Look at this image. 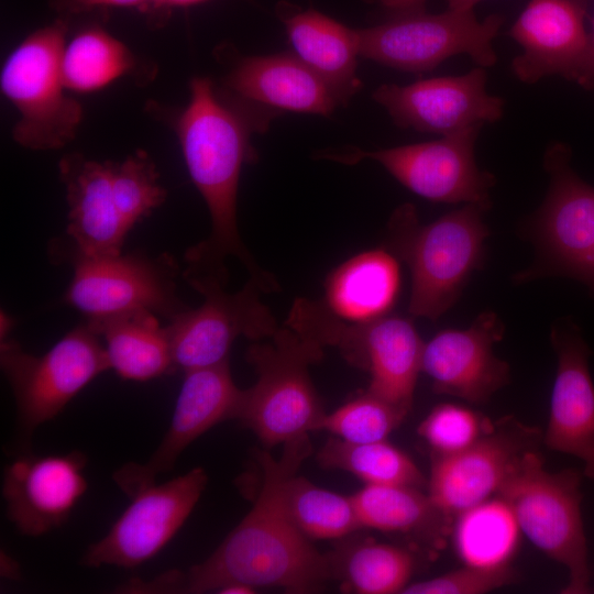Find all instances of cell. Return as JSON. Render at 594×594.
Wrapping results in <instances>:
<instances>
[{
  "label": "cell",
  "instance_id": "6da1fadb",
  "mask_svg": "<svg viewBox=\"0 0 594 594\" xmlns=\"http://www.w3.org/2000/svg\"><path fill=\"white\" fill-rule=\"evenodd\" d=\"M189 100L174 122L189 176L204 198L210 220L209 235L185 253L183 278H213L227 285V260L233 256L264 294L279 290L276 277L261 267L242 241L237 200L242 168L255 162L251 144L278 113L234 100L208 77H194Z\"/></svg>",
  "mask_w": 594,
  "mask_h": 594
},
{
  "label": "cell",
  "instance_id": "7a4b0ae2",
  "mask_svg": "<svg viewBox=\"0 0 594 594\" xmlns=\"http://www.w3.org/2000/svg\"><path fill=\"white\" fill-rule=\"evenodd\" d=\"M278 459L257 454L261 486L251 510L220 546L186 575L164 574L161 588L187 593L217 592L229 583L274 586L311 593L331 580L328 554L320 553L296 527L285 503L288 480L311 452L308 435L283 444Z\"/></svg>",
  "mask_w": 594,
  "mask_h": 594
},
{
  "label": "cell",
  "instance_id": "3957f363",
  "mask_svg": "<svg viewBox=\"0 0 594 594\" xmlns=\"http://www.w3.org/2000/svg\"><path fill=\"white\" fill-rule=\"evenodd\" d=\"M490 208L465 204L427 224L419 221L411 204L394 210L387 224V249L410 271L411 317L436 321L457 301L482 262L490 233L483 217Z\"/></svg>",
  "mask_w": 594,
  "mask_h": 594
},
{
  "label": "cell",
  "instance_id": "277c9868",
  "mask_svg": "<svg viewBox=\"0 0 594 594\" xmlns=\"http://www.w3.org/2000/svg\"><path fill=\"white\" fill-rule=\"evenodd\" d=\"M323 350L283 323L273 336L248 348L245 360L256 381L243 389L235 419L264 446L284 444L317 431L326 413L309 366L322 360Z\"/></svg>",
  "mask_w": 594,
  "mask_h": 594
},
{
  "label": "cell",
  "instance_id": "5b68a950",
  "mask_svg": "<svg viewBox=\"0 0 594 594\" xmlns=\"http://www.w3.org/2000/svg\"><path fill=\"white\" fill-rule=\"evenodd\" d=\"M67 22L30 33L8 55L0 74L2 95L16 109L13 140L30 150H56L69 143L82 120V108L68 95L62 72Z\"/></svg>",
  "mask_w": 594,
  "mask_h": 594
},
{
  "label": "cell",
  "instance_id": "8992f818",
  "mask_svg": "<svg viewBox=\"0 0 594 594\" xmlns=\"http://www.w3.org/2000/svg\"><path fill=\"white\" fill-rule=\"evenodd\" d=\"M580 486L575 470L548 471L535 449L522 457L497 493L510 507L520 531L568 570L563 594L591 593Z\"/></svg>",
  "mask_w": 594,
  "mask_h": 594
},
{
  "label": "cell",
  "instance_id": "52a82bcc",
  "mask_svg": "<svg viewBox=\"0 0 594 594\" xmlns=\"http://www.w3.org/2000/svg\"><path fill=\"white\" fill-rule=\"evenodd\" d=\"M1 370L16 407V429L28 452L35 430L58 416L68 403L98 375L109 370L100 336L88 323L79 326L37 356L14 340L0 346Z\"/></svg>",
  "mask_w": 594,
  "mask_h": 594
},
{
  "label": "cell",
  "instance_id": "ba28073f",
  "mask_svg": "<svg viewBox=\"0 0 594 594\" xmlns=\"http://www.w3.org/2000/svg\"><path fill=\"white\" fill-rule=\"evenodd\" d=\"M504 22L501 14L480 21L473 10L437 14L418 11L358 30L360 56L409 73L436 68L447 58L468 54L480 67L493 66L492 42Z\"/></svg>",
  "mask_w": 594,
  "mask_h": 594
},
{
  "label": "cell",
  "instance_id": "9c48e42d",
  "mask_svg": "<svg viewBox=\"0 0 594 594\" xmlns=\"http://www.w3.org/2000/svg\"><path fill=\"white\" fill-rule=\"evenodd\" d=\"M186 282L204 297V302L198 308L189 307L166 324L175 372L227 361L238 338L261 341L280 326L262 300L264 292L251 278L235 293L227 292V285L213 278Z\"/></svg>",
  "mask_w": 594,
  "mask_h": 594
},
{
  "label": "cell",
  "instance_id": "30bf717a",
  "mask_svg": "<svg viewBox=\"0 0 594 594\" xmlns=\"http://www.w3.org/2000/svg\"><path fill=\"white\" fill-rule=\"evenodd\" d=\"M484 124H475L440 140L375 151L355 147L323 151L319 156L342 164L372 160L416 195L435 202L491 206L495 177L475 162V142Z\"/></svg>",
  "mask_w": 594,
  "mask_h": 594
},
{
  "label": "cell",
  "instance_id": "8fae6325",
  "mask_svg": "<svg viewBox=\"0 0 594 594\" xmlns=\"http://www.w3.org/2000/svg\"><path fill=\"white\" fill-rule=\"evenodd\" d=\"M310 334L322 348H336L348 363L366 372L371 393L408 415L425 344L410 319L389 314L350 322L321 308L310 319Z\"/></svg>",
  "mask_w": 594,
  "mask_h": 594
},
{
  "label": "cell",
  "instance_id": "7c38bea8",
  "mask_svg": "<svg viewBox=\"0 0 594 594\" xmlns=\"http://www.w3.org/2000/svg\"><path fill=\"white\" fill-rule=\"evenodd\" d=\"M64 300L87 320L147 310L168 321L189 308L176 294L178 264L173 255L118 254L74 257Z\"/></svg>",
  "mask_w": 594,
  "mask_h": 594
},
{
  "label": "cell",
  "instance_id": "4fadbf2b",
  "mask_svg": "<svg viewBox=\"0 0 594 594\" xmlns=\"http://www.w3.org/2000/svg\"><path fill=\"white\" fill-rule=\"evenodd\" d=\"M208 483L201 468L139 487L109 531L88 547L81 564L135 568L155 557L183 527Z\"/></svg>",
  "mask_w": 594,
  "mask_h": 594
},
{
  "label": "cell",
  "instance_id": "5bb4252c",
  "mask_svg": "<svg viewBox=\"0 0 594 594\" xmlns=\"http://www.w3.org/2000/svg\"><path fill=\"white\" fill-rule=\"evenodd\" d=\"M539 438L537 429L506 418L457 453L432 454L428 496L449 519L496 496Z\"/></svg>",
  "mask_w": 594,
  "mask_h": 594
},
{
  "label": "cell",
  "instance_id": "9a60e30c",
  "mask_svg": "<svg viewBox=\"0 0 594 594\" xmlns=\"http://www.w3.org/2000/svg\"><path fill=\"white\" fill-rule=\"evenodd\" d=\"M550 187L536 220L546 271L584 282L594 252V187L571 165V150L553 143L544 154Z\"/></svg>",
  "mask_w": 594,
  "mask_h": 594
},
{
  "label": "cell",
  "instance_id": "2e32d148",
  "mask_svg": "<svg viewBox=\"0 0 594 594\" xmlns=\"http://www.w3.org/2000/svg\"><path fill=\"white\" fill-rule=\"evenodd\" d=\"M487 75L476 67L460 76L384 84L373 92L393 122L403 129L449 135L502 119L505 100L486 91Z\"/></svg>",
  "mask_w": 594,
  "mask_h": 594
},
{
  "label": "cell",
  "instance_id": "e0dca14e",
  "mask_svg": "<svg viewBox=\"0 0 594 594\" xmlns=\"http://www.w3.org/2000/svg\"><path fill=\"white\" fill-rule=\"evenodd\" d=\"M243 389L231 375L229 360L185 372L169 427L152 457L144 463L118 469L113 480L125 493L156 482L168 472L183 451L219 422L235 419Z\"/></svg>",
  "mask_w": 594,
  "mask_h": 594
},
{
  "label": "cell",
  "instance_id": "ac0fdd59",
  "mask_svg": "<svg viewBox=\"0 0 594 594\" xmlns=\"http://www.w3.org/2000/svg\"><path fill=\"white\" fill-rule=\"evenodd\" d=\"M87 458L67 454L19 453L4 469L6 514L21 535L43 536L66 522L87 491Z\"/></svg>",
  "mask_w": 594,
  "mask_h": 594
},
{
  "label": "cell",
  "instance_id": "d6986e66",
  "mask_svg": "<svg viewBox=\"0 0 594 594\" xmlns=\"http://www.w3.org/2000/svg\"><path fill=\"white\" fill-rule=\"evenodd\" d=\"M504 327L492 311L480 314L468 329H447L425 342L421 372L437 394L455 396L471 404H484L509 382V365L493 346Z\"/></svg>",
  "mask_w": 594,
  "mask_h": 594
},
{
  "label": "cell",
  "instance_id": "ffe728a7",
  "mask_svg": "<svg viewBox=\"0 0 594 594\" xmlns=\"http://www.w3.org/2000/svg\"><path fill=\"white\" fill-rule=\"evenodd\" d=\"M58 169L66 188L68 224L65 238L51 245L52 254L66 262L121 254L130 229L114 202L111 161L73 153L59 161Z\"/></svg>",
  "mask_w": 594,
  "mask_h": 594
},
{
  "label": "cell",
  "instance_id": "44dd1931",
  "mask_svg": "<svg viewBox=\"0 0 594 594\" xmlns=\"http://www.w3.org/2000/svg\"><path fill=\"white\" fill-rule=\"evenodd\" d=\"M587 1L528 2L508 33L522 47L512 62L520 81L535 84L556 75L579 81L590 47L584 24Z\"/></svg>",
  "mask_w": 594,
  "mask_h": 594
},
{
  "label": "cell",
  "instance_id": "7402d4cb",
  "mask_svg": "<svg viewBox=\"0 0 594 594\" xmlns=\"http://www.w3.org/2000/svg\"><path fill=\"white\" fill-rule=\"evenodd\" d=\"M551 342L558 358L543 442L552 451L575 457L594 480V383L590 349L572 322L557 323Z\"/></svg>",
  "mask_w": 594,
  "mask_h": 594
},
{
  "label": "cell",
  "instance_id": "603a6c76",
  "mask_svg": "<svg viewBox=\"0 0 594 594\" xmlns=\"http://www.w3.org/2000/svg\"><path fill=\"white\" fill-rule=\"evenodd\" d=\"M219 89L234 100L277 113L329 117L343 106L333 88L293 53L242 56Z\"/></svg>",
  "mask_w": 594,
  "mask_h": 594
},
{
  "label": "cell",
  "instance_id": "cb8c5ba5",
  "mask_svg": "<svg viewBox=\"0 0 594 594\" xmlns=\"http://www.w3.org/2000/svg\"><path fill=\"white\" fill-rule=\"evenodd\" d=\"M295 55L324 79L343 106L362 87L358 77L359 37L353 30L315 9L277 4Z\"/></svg>",
  "mask_w": 594,
  "mask_h": 594
},
{
  "label": "cell",
  "instance_id": "d4e9b609",
  "mask_svg": "<svg viewBox=\"0 0 594 594\" xmlns=\"http://www.w3.org/2000/svg\"><path fill=\"white\" fill-rule=\"evenodd\" d=\"M400 288L397 256L386 248L358 253L333 268L322 302L339 318L365 322L391 314Z\"/></svg>",
  "mask_w": 594,
  "mask_h": 594
},
{
  "label": "cell",
  "instance_id": "484cf974",
  "mask_svg": "<svg viewBox=\"0 0 594 594\" xmlns=\"http://www.w3.org/2000/svg\"><path fill=\"white\" fill-rule=\"evenodd\" d=\"M105 341L109 366L122 380L146 382L174 373L166 326L147 310L87 320Z\"/></svg>",
  "mask_w": 594,
  "mask_h": 594
},
{
  "label": "cell",
  "instance_id": "4316f807",
  "mask_svg": "<svg viewBox=\"0 0 594 594\" xmlns=\"http://www.w3.org/2000/svg\"><path fill=\"white\" fill-rule=\"evenodd\" d=\"M328 556L331 579L359 594L402 593L416 564L407 549L369 539L348 542Z\"/></svg>",
  "mask_w": 594,
  "mask_h": 594
},
{
  "label": "cell",
  "instance_id": "83f0119b",
  "mask_svg": "<svg viewBox=\"0 0 594 594\" xmlns=\"http://www.w3.org/2000/svg\"><path fill=\"white\" fill-rule=\"evenodd\" d=\"M520 532L510 507L496 495L455 516L452 540L465 564L501 566L510 563Z\"/></svg>",
  "mask_w": 594,
  "mask_h": 594
},
{
  "label": "cell",
  "instance_id": "f1b7e54d",
  "mask_svg": "<svg viewBox=\"0 0 594 594\" xmlns=\"http://www.w3.org/2000/svg\"><path fill=\"white\" fill-rule=\"evenodd\" d=\"M351 496L362 528L436 536L448 527L449 518L418 487L365 484Z\"/></svg>",
  "mask_w": 594,
  "mask_h": 594
},
{
  "label": "cell",
  "instance_id": "f546056e",
  "mask_svg": "<svg viewBox=\"0 0 594 594\" xmlns=\"http://www.w3.org/2000/svg\"><path fill=\"white\" fill-rule=\"evenodd\" d=\"M136 66L132 52L99 26L79 31L66 41L62 72L68 91L90 94L103 89Z\"/></svg>",
  "mask_w": 594,
  "mask_h": 594
},
{
  "label": "cell",
  "instance_id": "4dcf8cb0",
  "mask_svg": "<svg viewBox=\"0 0 594 594\" xmlns=\"http://www.w3.org/2000/svg\"><path fill=\"white\" fill-rule=\"evenodd\" d=\"M317 460L322 468L349 472L365 484L420 488L426 483L413 459L387 440L358 443L332 437Z\"/></svg>",
  "mask_w": 594,
  "mask_h": 594
},
{
  "label": "cell",
  "instance_id": "1f68e13d",
  "mask_svg": "<svg viewBox=\"0 0 594 594\" xmlns=\"http://www.w3.org/2000/svg\"><path fill=\"white\" fill-rule=\"evenodd\" d=\"M285 503L308 539H340L362 528L352 496L321 488L296 474L286 484Z\"/></svg>",
  "mask_w": 594,
  "mask_h": 594
},
{
  "label": "cell",
  "instance_id": "d6a6232c",
  "mask_svg": "<svg viewBox=\"0 0 594 594\" xmlns=\"http://www.w3.org/2000/svg\"><path fill=\"white\" fill-rule=\"evenodd\" d=\"M407 414L366 389L321 418L317 431L324 430L348 442H374L387 437Z\"/></svg>",
  "mask_w": 594,
  "mask_h": 594
},
{
  "label": "cell",
  "instance_id": "836d02e7",
  "mask_svg": "<svg viewBox=\"0 0 594 594\" xmlns=\"http://www.w3.org/2000/svg\"><path fill=\"white\" fill-rule=\"evenodd\" d=\"M158 179L156 166L144 151H136L122 162H111L114 202L130 230L164 202L166 190Z\"/></svg>",
  "mask_w": 594,
  "mask_h": 594
},
{
  "label": "cell",
  "instance_id": "e575fe53",
  "mask_svg": "<svg viewBox=\"0 0 594 594\" xmlns=\"http://www.w3.org/2000/svg\"><path fill=\"white\" fill-rule=\"evenodd\" d=\"M493 426L494 422L469 407L444 403L431 409L417 431L432 454L447 455L470 447Z\"/></svg>",
  "mask_w": 594,
  "mask_h": 594
},
{
  "label": "cell",
  "instance_id": "d590c367",
  "mask_svg": "<svg viewBox=\"0 0 594 594\" xmlns=\"http://www.w3.org/2000/svg\"><path fill=\"white\" fill-rule=\"evenodd\" d=\"M517 580L510 564L477 566L465 564L442 575L409 583L402 594H485Z\"/></svg>",
  "mask_w": 594,
  "mask_h": 594
},
{
  "label": "cell",
  "instance_id": "8d00e7d4",
  "mask_svg": "<svg viewBox=\"0 0 594 594\" xmlns=\"http://www.w3.org/2000/svg\"><path fill=\"white\" fill-rule=\"evenodd\" d=\"M56 9L68 13H81L98 8H129L148 13L152 0H54Z\"/></svg>",
  "mask_w": 594,
  "mask_h": 594
},
{
  "label": "cell",
  "instance_id": "74e56055",
  "mask_svg": "<svg viewBox=\"0 0 594 594\" xmlns=\"http://www.w3.org/2000/svg\"><path fill=\"white\" fill-rule=\"evenodd\" d=\"M378 2L395 15H398L425 11L427 0H378Z\"/></svg>",
  "mask_w": 594,
  "mask_h": 594
},
{
  "label": "cell",
  "instance_id": "f35d334b",
  "mask_svg": "<svg viewBox=\"0 0 594 594\" xmlns=\"http://www.w3.org/2000/svg\"><path fill=\"white\" fill-rule=\"evenodd\" d=\"M578 84L586 89L594 90V19L592 32L590 34V47L586 63Z\"/></svg>",
  "mask_w": 594,
  "mask_h": 594
},
{
  "label": "cell",
  "instance_id": "ab89813d",
  "mask_svg": "<svg viewBox=\"0 0 594 594\" xmlns=\"http://www.w3.org/2000/svg\"><path fill=\"white\" fill-rule=\"evenodd\" d=\"M208 0H152L151 10L148 13L164 14L172 9L186 8L202 3Z\"/></svg>",
  "mask_w": 594,
  "mask_h": 594
},
{
  "label": "cell",
  "instance_id": "60d3db41",
  "mask_svg": "<svg viewBox=\"0 0 594 594\" xmlns=\"http://www.w3.org/2000/svg\"><path fill=\"white\" fill-rule=\"evenodd\" d=\"M1 574L4 578L12 580L20 578V566L7 553L1 554Z\"/></svg>",
  "mask_w": 594,
  "mask_h": 594
},
{
  "label": "cell",
  "instance_id": "b9f144b4",
  "mask_svg": "<svg viewBox=\"0 0 594 594\" xmlns=\"http://www.w3.org/2000/svg\"><path fill=\"white\" fill-rule=\"evenodd\" d=\"M255 587L244 583H229L220 587L217 592L223 594H251L254 593Z\"/></svg>",
  "mask_w": 594,
  "mask_h": 594
},
{
  "label": "cell",
  "instance_id": "7bdbcfd3",
  "mask_svg": "<svg viewBox=\"0 0 594 594\" xmlns=\"http://www.w3.org/2000/svg\"><path fill=\"white\" fill-rule=\"evenodd\" d=\"M0 321V338L1 341L9 339V334L15 324L13 317L6 310H1Z\"/></svg>",
  "mask_w": 594,
  "mask_h": 594
},
{
  "label": "cell",
  "instance_id": "ee69618b",
  "mask_svg": "<svg viewBox=\"0 0 594 594\" xmlns=\"http://www.w3.org/2000/svg\"><path fill=\"white\" fill-rule=\"evenodd\" d=\"M482 0H448L449 9L466 11L473 10V8Z\"/></svg>",
  "mask_w": 594,
  "mask_h": 594
},
{
  "label": "cell",
  "instance_id": "f6af8a7d",
  "mask_svg": "<svg viewBox=\"0 0 594 594\" xmlns=\"http://www.w3.org/2000/svg\"><path fill=\"white\" fill-rule=\"evenodd\" d=\"M583 283L591 289V292L594 293V252L590 263L588 272Z\"/></svg>",
  "mask_w": 594,
  "mask_h": 594
}]
</instances>
